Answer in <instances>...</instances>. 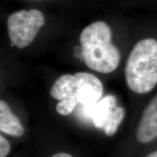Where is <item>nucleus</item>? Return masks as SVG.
<instances>
[{"label":"nucleus","mask_w":157,"mask_h":157,"mask_svg":"<svg viewBox=\"0 0 157 157\" xmlns=\"http://www.w3.org/2000/svg\"><path fill=\"white\" fill-rule=\"evenodd\" d=\"M103 93L101 80L88 72L60 76L50 92L54 99L60 101L56 105V111L62 116L71 114L78 104L85 106L95 103L101 99Z\"/></svg>","instance_id":"nucleus-1"},{"label":"nucleus","mask_w":157,"mask_h":157,"mask_svg":"<svg viewBox=\"0 0 157 157\" xmlns=\"http://www.w3.org/2000/svg\"><path fill=\"white\" fill-rule=\"evenodd\" d=\"M112 31L106 23L95 21L82 30L79 40L84 61L90 69L109 74L120 63V52L112 43Z\"/></svg>","instance_id":"nucleus-2"},{"label":"nucleus","mask_w":157,"mask_h":157,"mask_svg":"<svg viewBox=\"0 0 157 157\" xmlns=\"http://www.w3.org/2000/svg\"><path fill=\"white\" fill-rule=\"evenodd\" d=\"M128 87L137 94L151 92L157 84V40L139 41L131 50L124 70Z\"/></svg>","instance_id":"nucleus-3"},{"label":"nucleus","mask_w":157,"mask_h":157,"mask_svg":"<svg viewBox=\"0 0 157 157\" xmlns=\"http://www.w3.org/2000/svg\"><path fill=\"white\" fill-rule=\"evenodd\" d=\"M44 23V15L38 10H21L12 13L7 22L11 46L18 49L28 47L36 38Z\"/></svg>","instance_id":"nucleus-4"},{"label":"nucleus","mask_w":157,"mask_h":157,"mask_svg":"<svg viewBox=\"0 0 157 157\" xmlns=\"http://www.w3.org/2000/svg\"><path fill=\"white\" fill-rule=\"evenodd\" d=\"M135 136L140 143L152 142L157 138V94L143 111Z\"/></svg>","instance_id":"nucleus-5"},{"label":"nucleus","mask_w":157,"mask_h":157,"mask_svg":"<svg viewBox=\"0 0 157 157\" xmlns=\"http://www.w3.org/2000/svg\"><path fill=\"white\" fill-rule=\"evenodd\" d=\"M117 107V98L112 95H109L95 103L85 105L84 110H87L94 125L98 129H103Z\"/></svg>","instance_id":"nucleus-6"},{"label":"nucleus","mask_w":157,"mask_h":157,"mask_svg":"<svg viewBox=\"0 0 157 157\" xmlns=\"http://www.w3.org/2000/svg\"><path fill=\"white\" fill-rule=\"evenodd\" d=\"M0 130L15 137L23 136L25 132L21 121L3 100L0 101Z\"/></svg>","instance_id":"nucleus-7"},{"label":"nucleus","mask_w":157,"mask_h":157,"mask_svg":"<svg viewBox=\"0 0 157 157\" xmlns=\"http://www.w3.org/2000/svg\"><path fill=\"white\" fill-rule=\"evenodd\" d=\"M125 117V110L123 107L117 106L113 111L112 116L110 118L109 121L103 130L107 136H113L118 130L119 125L122 122Z\"/></svg>","instance_id":"nucleus-8"},{"label":"nucleus","mask_w":157,"mask_h":157,"mask_svg":"<svg viewBox=\"0 0 157 157\" xmlns=\"http://www.w3.org/2000/svg\"><path fill=\"white\" fill-rule=\"evenodd\" d=\"M10 151V146L8 140L2 135H0V157H7Z\"/></svg>","instance_id":"nucleus-9"},{"label":"nucleus","mask_w":157,"mask_h":157,"mask_svg":"<svg viewBox=\"0 0 157 157\" xmlns=\"http://www.w3.org/2000/svg\"><path fill=\"white\" fill-rule=\"evenodd\" d=\"M52 157H74V156L69 154H67V153L60 152V153H57V154H54Z\"/></svg>","instance_id":"nucleus-10"},{"label":"nucleus","mask_w":157,"mask_h":157,"mask_svg":"<svg viewBox=\"0 0 157 157\" xmlns=\"http://www.w3.org/2000/svg\"><path fill=\"white\" fill-rule=\"evenodd\" d=\"M146 157H157V151L151 153L150 154H148V156H146Z\"/></svg>","instance_id":"nucleus-11"},{"label":"nucleus","mask_w":157,"mask_h":157,"mask_svg":"<svg viewBox=\"0 0 157 157\" xmlns=\"http://www.w3.org/2000/svg\"><path fill=\"white\" fill-rule=\"evenodd\" d=\"M38 1H39V0H38Z\"/></svg>","instance_id":"nucleus-12"}]
</instances>
